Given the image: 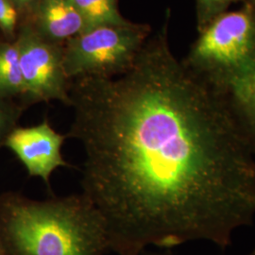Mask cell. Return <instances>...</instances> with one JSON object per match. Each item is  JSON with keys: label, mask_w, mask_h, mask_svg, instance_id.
Returning <instances> with one entry per match:
<instances>
[{"label": "cell", "mask_w": 255, "mask_h": 255, "mask_svg": "<svg viewBox=\"0 0 255 255\" xmlns=\"http://www.w3.org/2000/svg\"><path fill=\"white\" fill-rule=\"evenodd\" d=\"M0 251L6 255H104V221L82 193L29 199L0 195Z\"/></svg>", "instance_id": "7a4b0ae2"}, {"label": "cell", "mask_w": 255, "mask_h": 255, "mask_svg": "<svg viewBox=\"0 0 255 255\" xmlns=\"http://www.w3.org/2000/svg\"><path fill=\"white\" fill-rule=\"evenodd\" d=\"M0 255H5V254H4V253H2V252H1V251H0Z\"/></svg>", "instance_id": "e0dca14e"}, {"label": "cell", "mask_w": 255, "mask_h": 255, "mask_svg": "<svg viewBox=\"0 0 255 255\" xmlns=\"http://www.w3.org/2000/svg\"><path fill=\"white\" fill-rule=\"evenodd\" d=\"M141 255H161V254H146V253H144V254H142ZM246 255H255V249L254 251H252L250 254H247Z\"/></svg>", "instance_id": "9a60e30c"}, {"label": "cell", "mask_w": 255, "mask_h": 255, "mask_svg": "<svg viewBox=\"0 0 255 255\" xmlns=\"http://www.w3.org/2000/svg\"><path fill=\"white\" fill-rule=\"evenodd\" d=\"M17 22V11L9 0H0V27L7 33H12Z\"/></svg>", "instance_id": "4fadbf2b"}, {"label": "cell", "mask_w": 255, "mask_h": 255, "mask_svg": "<svg viewBox=\"0 0 255 255\" xmlns=\"http://www.w3.org/2000/svg\"><path fill=\"white\" fill-rule=\"evenodd\" d=\"M238 0H196L197 25L200 31L211 21L228 11V8Z\"/></svg>", "instance_id": "8fae6325"}, {"label": "cell", "mask_w": 255, "mask_h": 255, "mask_svg": "<svg viewBox=\"0 0 255 255\" xmlns=\"http://www.w3.org/2000/svg\"><path fill=\"white\" fill-rule=\"evenodd\" d=\"M212 88L225 103L255 154V65L246 73Z\"/></svg>", "instance_id": "52a82bcc"}, {"label": "cell", "mask_w": 255, "mask_h": 255, "mask_svg": "<svg viewBox=\"0 0 255 255\" xmlns=\"http://www.w3.org/2000/svg\"><path fill=\"white\" fill-rule=\"evenodd\" d=\"M14 3L21 9H30L35 8L38 0H13Z\"/></svg>", "instance_id": "5bb4252c"}, {"label": "cell", "mask_w": 255, "mask_h": 255, "mask_svg": "<svg viewBox=\"0 0 255 255\" xmlns=\"http://www.w3.org/2000/svg\"><path fill=\"white\" fill-rule=\"evenodd\" d=\"M81 13L85 30L103 26H124L129 23L119 10V0H72Z\"/></svg>", "instance_id": "9c48e42d"}, {"label": "cell", "mask_w": 255, "mask_h": 255, "mask_svg": "<svg viewBox=\"0 0 255 255\" xmlns=\"http://www.w3.org/2000/svg\"><path fill=\"white\" fill-rule=\"evenodd\" d=\"M34 9L37 33L49 42L67 41L85 30L72 0H38Z\"/></svg>", "instance_id": "ba28073f"}, {"label": "cell", "mask_w": 255, "mask_h": 255, "mask_svg": "<svg viewBox=\"0 0 255 255\" xmlns=\"http://www.w3.org/2000/svg\"><path fill=\"white\" fill-rule=\"evenodd\" d=\"M168 18L130 68L72 80L67 138L110 252L206 241L224 250L255 220V154L225 103L172 53Z\"/></svg>", "instance_id": "6da1fadb"}, {"label": "cell", "mask_w": 255, "mask_h": 255, "mask_svg": "<svg viewBox=\"0 0 255 255\" xmlns=\"http://www.w3.org/2000/svg\"><path fill=\"white\" fill-rule=\"evenodd\" d=\"M25 84L20 66L18 45L0 47V97L24 96Z\"/></svg>", "instance_id": "30bf717a"}, {"label": "cell", "mask_w": 255, "mask_h": 255, "mask_svg": "<svg viewBox=\"0 0 255 255\" xmlns=\"http://www.w3.org/2000/svg\"><path fill=\"white\" fill-rule=\"evenodd\" d=\"M147 25L129 22L124 26L96 27L66 41L63 62L66 76L115 78L128 71L146 44Z\"/></svg>", "instance_id": "277c9868"}, {"label": "cell", "mask_w": 255, "mask_h": 255, "mask_svg": "<svg viewBox=\"0 0 255 255\" xmlns=\"http://www.w3.org/2000/svg\"><path fill=\"white\" fill-rule=\"evenodd\" d=\"M17 45L26 102L58 101L70 106L72 81L64 70L63 47L33 30H27Z\"/></svg>", "instance_id": "5b68a950"}, {"label": "cell", "mask_w": 255, "mask_h": 255, "mask_svg": "<svg viewBox=\"0 0 255 255\" xmlns=\"http://www.w3.org/2000/svg\"><path fill=\"white\" fill-rule=\"evenodd\" d=\"M21 110L8 101V99L0 97V146H3L6 138L17 126Z\"/></svg>", "instance_id": "7c38bea8"}, {"label": "cell", "mask_w": 255, "mask_h": 255, "mask_svg": "<svg viewBox=\"0 0 255 255\" xmlns=\"http://www.w3.org/2000/svg\"><path fill=\"white\" fill-rule=\"evenodd\" d=\"M66 138L44 120L34 126L15 128L3 146L16 156L30 177L41 179L50 189L55 170L69 166L62 153Z\"/></svg>", "instance_id": "8992f818"}, {"label": "cell", "mask_w": 255, "mask_h": 255, "mask_svg": "<svg viewBox=\"0 0 255 255\" xmlns=\"http://www.w3.org/2000/svg\"><path fill=\"white\" fill-rule=\"evenodd\" d=\"M183 64L215 87L246 73L255 65V7L243 2L199 31Z\"/></svg>", "instance_id": "3957f363"}, {"label": "cell", "mask_w": 255, "mask_h": 255, "mask_svg": "<svg viewBox=\"0 0 255 255\" xmlns=\"http://www.w3.org/2000/svg\"><path fill=\"white\" fill-rule=\"evenodd\" d=\"M243 2H248L255 7V0H243Z\"/></svg>", "instance_id": "2e32d148"}]
</instances>
